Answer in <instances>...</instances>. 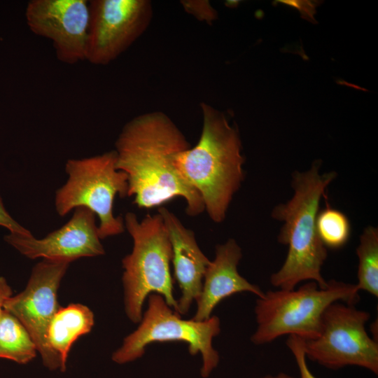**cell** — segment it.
<instances>
[{"mask_svg":"<svg viewBox=\"0 0 378 378\" xmlns=\"http://www.w3.org/2000/svg\"><path fill=\"white\" fill-rule=\"evenodd\" d=\"M242 251L234 239L216 246L215 258L205 272L197 308L193 319L202 321L209 319L214 308L223 300L235 293L249 292L258 298L264 291L241 276L237 270Z\"/></svg>","mask_w":378,"mask_h":378,"instance_id":"obj_14","label":"cell"},{"mask_svg":"<svg viewBox=\"0 0 378 378\" xmlns=\"http://www.w3.org/2000/svg\"><path fill=\"white\" fill-rule=\"evenodd\" d=\"M116 169L126 174L128 197L150 209L183 197L186 212L196 216L204 211L200 193L182 176L174 155L190 147L174 122L162 111L139 115L122 127L115 144Z\"/></svg>","mask_w":378,"mask_h":378,"instance_id":"obj_1","label":"cell"},{"mask_svg":"<svg viewBox=\"0 0 378 378\" xmlns=\"http://www.w3.org/2000/svg\"><path fill=\"white\" fill-rule=\"evenodd\" d=\"M286 345L294 356L300 378H317L308 367L304 350V340L295 335H289Z\"/></svg>","mask_w":378,"mask_h":378,"instance_id":"obj_20","label":"cell"},{"mask_svg":"<svg viewBox=\"0 0 378 378\" xmlns=\"http://www.w3.org/2000/svg\"><path fill=\"white\" fill-rule=\"evenodd\" d=\"M370 314L342 302L324 311L321 332L304 340L307 358L330 370L358 366L378 374V343L365 329Z\"/></svg>","mask_w":378,"mask_h":378,"instance_id":"obj_8","label":"cell"},{"mask_svg":"<svg viewBox=\"0 0 378 378\" xmlns=\"http://www.w3.org/2000/svg\"><path fill=\"white\" fill-rule=\"evenodd\" d=\"M123 218L125 227L133 240L132 252L122 260L127 317L134 323H139L144 303L152 293L162 296L177 312L170 270L172 246L162 218L158 213L148 214L139 220L134 213L127 212Z\"/></svg>","mask_w":378,"mask_h":378,"instance_id":"obj_5","label":"cell"},{"mask_svg":"<svg viewBox=\"0 0 378 378\" xmlns=\"http://www.w3.org/2000/svg\"><path fill=\"white\" fill-rule=\"evenodd\" d=\"M358 259V289L378 297V229L365 227L356 248Z\"/></svg>","mask_w":378,"mask_h":378,"instance_id":"obj_17","label":"cell"},{"mask_svg":"<svg viewBox=\"0 0 378 378\" xmlns=\"http://www.w3.org/2000/svg\"><path fill=\"white\" fill-rule=\"evenodd\" d=\"M359 300L356 284L334 279L328 281L325 288L309 281L298 289L268 290L256 300L257 328L251 340L261 345L286 335L304 340L315 339L321 332L323 314L330 304L342 302L354 305Z\"/></svg>","mask_w":378,"mask_h":378,"instance_id":"obj_4","label":"cell"},{"mask_svg":"<svg viewBox=\"0 0 378 378\" xmlns=\"http://www.w3.org/2000/svg\"><path fill=\"white\" fill-rule=\"evenodd\" d=\"M318 237L326 248H340L348 241L351 225L346 216L327 206L319 211L316 218Z\"/></svg>","mask_w":378,"mask_h":378,"instance_id":"obj_18","label":"cell"},{"mask_svg":"<svg viewBox=\"0 0 378 378\" xmlns=\"http://www.w3.org/2000/svg\"><path fill=\"white\" fill-rule=\"evenodd\" d=\"M181 4L188 13L200 21L212 24L217 18L218 13L209 1L184 0L181 1Z\"/></svg>","mask_w":378,"mask_h":378,"instance_id":"obj_19","label":"cell"},{"mask_svg":"<svg viewBox=\"0 0 378 378\" xmlns=\"http://www.w3.org/2000/svg\"><path fill=\"white\" fill-rule=\"evenodd\" d=\"M116 153L69 159L65 164L66 183L55 192V208L64 216L78 207H85L99 218L97 231L101 239L124 232L123 217L115 216L113 201L128 197L125 173L116 169Z\"/></svg>","mask_w":378,"mask_h":378,"instance_id":"obj_6","label":"cell"},{"mask_svg":"<svg viewBox=\"0 0 378 378\" xmlns=\"http://www.w3.org/2000/svg\"><path fill=\"white\" fill-rule=\"evenodd\" d=\"M37 352L36 344L24 326L4 309L0 318V358L26 364L35 358Z\"/></svg>","mask_w":378,"mask_h":378,"instance_id":"obj_16","label":"cell"},{"mask_svg":"<svg viewBox=\"0 0 378 378\" xmlns=\"http://www.w3.org/2000/svg\"><path fill=\"white\" fill-rule=\"evenodd\" d=\"M0 226L6 228L9 233L24 236L31 235V232L14 220L6 209L0 195Z\"/></svg>","mask_w":378,"mask_h":378,"instance_id":"obj_21","label":"cell"},{"mask_svg":"<svg viewBox=\"0 0 378 378\" xmlns=\"http://www.w3.org/2000/svg\"><path fill=\"white\" fill-rule=\"evenodd\" d=\"M321 161L316 160L309 170L295 172L291 182L293 196L272 212L274 219L284 223L278 241L288 246L284 264L270 277L272 285L279 289L293 290L304 281H314L321 288L327 286L321 268L328 251L318 237L316 218L321 200L337 173L321 174Z\"/></svg>","mask_w":378,"mask_h":378,"instance_id":"obj_2","label":"cell"},{"mask_svg":"<svg viewBox=\"0 0 378 378\" xmlns=\"http://www.w3.org/2000/svg\"><path fill=\"white\" fill-rule=\"evenodd\" d=\"M158 214L167 230L174 275L181 291L177 300V313L185 315L200 295L204 276L211 261L200 248L195 233L186 228L174 213L161 206Z\"/></svg>","mask_w":378,"mask_h":378,"instance_id":"obj_13","label":"cell"},{"mask_svg":"<svg viewBox=\"0 0 378 378\" xmlns=\"http://www.w3.org/2000/svg\"><path fill=\"white\" fill-rule=\"evenodd\" d=\"M12 296V290L5 278L0 276V318L6 301Z\"/></svg>","mask_w":378,"mask_h":378,"instance_id":"obj_22","label":"cell"},{"mask_svg":"<svg viewBox=\"0 0 378 378\" xmlns=\"http://www.w3.org/2000/svg\"><path fill=\"white\" fill-rule=\"evenodd\" d=\"M202 130L193 148L177 153L174 163L200 193L209 218L224 220L234 195L244 179L241 142L237 127L225 115L201 103Z\"/></svg>","mask_w":378,"mask_h":378,"instance_id":"obj_3","label":"cell"},{"mask_svg":"<svg viewBox=\"0 0 378 378\" xmlns=\"http://www.w3.org/2000/svg\"><path fill=\"white\" fill-rule=\"evenodd\" d=\"M25 17L34 34L52 41L58 60L68 64L85 60L88 1L31 0Z\"/></svg>","mask_w":378,"mask_h":378,"instance_id":"obj_11","label":"cell"},{"mask_svg":"<svg viewBox=\"0 0 378 378\" xmlns=\"http://www.w3.org/2000/svg\"><path fill=\"white\" fill-rule=\"evenodd\" d=\"M220 324L216 316L202 321L183 319L162 296L152 293L148 297V307L138 328L124 339L121 346L113 352L112 360L118 364L127 363L141 358L149 344L181 342L188 344L192 356L201 354L200 374L207 378L219 363L218 352L212 343L220 332Z\"/></svg>","mask_w":378,"mask_h":378,"instance_id":"obj_7","label":"cell"},{"mask_svg":"<svg viewBox=\"0 0 378 378\" xmlns=\"http://www.w3.org/2000/svg\"><path fill=\"white\" fill-rule=\"evenodd\" d=\"M85 60L107 65L147 29L153 17L148 0H91Z\"/></svg>","mask_w":378,"mask_h":378,"instance_id":"obj_9","label":"cell"},{"mask_svg":"<svg viewBox=\"0 0 378 378\" xmlns=\"http://www.w3.org/2000/svg\"><path fill=\"white\" fill-rule=\"evenodd\" d=\"M260 378H295V377L285 372H279L274 375L267 374Z\"/></svg>","mask_w":378,"mask_h":378,"instance_id":"obj_23","label":"cell"},{"mask_svg":"<svg viewBox=\"0 0 378 378\" xmlns=\"http://www.w3.org/2000/svg\"><path fill=\"white\" fill-rule=\"evenodd\" d=\"M93 325L92 312L82 304L60 307L56 312L48 328V341L64 368L74 342L88 333Z\"/></svg>","mask_w":378,"mask_h":378,"instance_id":"obj_15","label":"cell"},{"mask_svg":"<svg viewBox=\"0 0 378 378\" xmlns=\"http://www.w3.org/2000/svg\"><path fill=\"white\" fill-rule=\"evenodd\" d=\"M70 263L43 260L32 268L25 289L5 302L4 309L15 316L29 333L43 365L64 371L48 341L49 326L59 309L57 290Z\"/></svg>","mask_w":378,"mask_h":378,"instance_id":"obj_10","label":"cell"},{"mask_svg":"<svg viewBox=\"0 0 378 378\" xmlns=\"http://www.w3.org/2000/svg\"><path fill=\"white\" fill-rule=\"evenodd\" d=\"M95 216L88 209L78 207L64 225L43 238L9 233L4 240L30 259L41 258L70 263L83 257L102 255L105 251L98 234Z\"/></svg>","mask_w":378,"mask_h":378,"instance_id":"obj_12","label":"cell"}]
</instances>
